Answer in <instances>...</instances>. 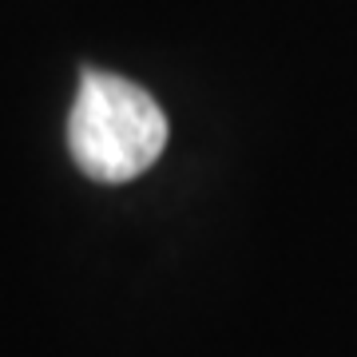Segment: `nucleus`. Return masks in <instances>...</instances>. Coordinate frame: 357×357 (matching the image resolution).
<instances>
[{
    "label": "nucleus",
    "instance_id": "1",
    "mask_svg": "<svg viewBox=\"0 0 357 357\" xmlns=\"http://www.w3.org/2000/svg\"><path fill=\"white\" fill-rule=\"evenodd\" d=\"M68 147L88 178L131 183L163 155L167 115L139 84L88 68L68 115Z\"/></svg>",
    "mask_w": 357,
    "mask_h": 357
}]
</instances>
